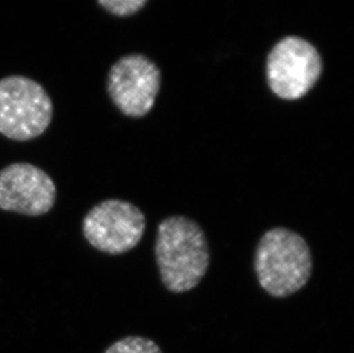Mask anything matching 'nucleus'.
Returning <instances> with one entry per match:
<instances>
[{
	"label": "nucleus",
	"mask_w": 354,
	"mask_h": 353,
	"mask_svg": "<svg viewBox=\"0 0 354 353\" xmlns=\"http://www.w3.org/2000/svg\"><path fill=\"white\" fill-rule=\"evenodd\" d=\"M104 353H163L154 341L147 337L127 336L111 344Z\"/></svg>",
	"instance_id": "8"
},
{
	"label": "nucleus",
	"mask_w": 354,
	"mask_h": 353,
	"mask_svg": "<svg viewBox=\"0 0 354 353\" xmlns=\"http://www.w3.org/2000/svg\"><path fill=\"white\" fill-rule=\"evenodd\" d=\"M321 71L322 62L317 51L298 37L281 40L268 55V84L284 100L304 97L315 87Z\"/></svg>",
	"instance_id": "5"
},
{
	"label": "nucleus",
	"mask_w": 354,
	"mask_h": 353,
	"mask_svg": "<svg viewBox=\"0 0 354 353\" xmlns=\"http://www.w3.org/2000/svg\"><path fill=\"white\" fill-rule=\"evenodd\" d=\"M146 218L127 201L111 199L94 206L84 217V237L102 253L122 255L137 247L144 237Z\"/></svg>",
	"instance_id": "4"
},
{
	"label": "nucleus",
	"mask_w": 354,
	"mask_h": 353,
	"mask_svg": "<svg viewBox=\"0 0 354 353\" xmlns=\"http://www.w3.org/2000/svg\"><path fill=\"white\" fill-rule=\"evenodd\" d=\"M53 104L36 80L24 76L0 80V134L10 141H29L50 127Z\"/></svg>",
	"instance_id": "3"
},
{
	"label": "nucleus",
	"mask_w": 354,
	"mask_h": 353,
	"mask_svg": "<svg viewBox=\"0 0 354 353\" xmlns=\"http://www.w3.org/2000/svg\"><path fill=\"white\" fill-rule=\"evenodd\" d=\"M155 255L164 286L176 293L195 288L210 264L203 230L184 216L169 217L158 225Z\"/></svg>",
	"instance_id": "1"
},
{
	"label": "nucleus",
	"mask_w": 354,
	"mask_h": 353,
	"mask_svg": "<svg viewBox=\"0 0 354 353\" xmlns=\"http://www.w3.org/2000/svg\"><path fill=\"white\" fill-rule=\"evenodd\" d=\"M57 200V186L34 164L17 162L0 170V209L24 216L50 212Z\"/></svg>",
	"instance_id": "7"
},
{
	"label": "nucleus",
	"mask_w": 354,
	"mask_h": 353,
	"mask_svg": "<svg viewBox=\"0 0 354 353\" xmlns=\"http://www.w3.org/2000/svg\"><path fill=\"white\" fill-rule=\"evenodd\" d=\"M160 84V71L151 61L142 55H127L111 67L107 89L124 115L142 117L154 106Z\"/></svg>",
	"instance_id": "6"
},
{
	"label": "nucleus",
	"mask_w": 354,
	"mask_h": 353,
	"mask_svg": "<svg viewBox=\"0 0 354 353\" xmlns=\"http://www.w3.org/2000/svg\"><path fill=\"white\" fill-rule=\"evenodd\" d=\"M313 269L306 241L284 227L270 230L261 237L254 256L258 282L274 297H287L308 283Z\"/></svg>",
	"instance_id": "2"
},
{
	"label": "nucleus",
	"mask_w": 354,
	"mask_h": 353,
	"mask_svg": "<svg viewBox=\"0 0 354 353\" xmlns=\"http://www.w3.org/2000/svg\"><path fill=\"white\" fill-rule=\"evenodd\" d=\"M104 10L116 17H129L137 13L147 0H97Z\"/></svg>",
	"instance_id": "9"
}]
</instances>
